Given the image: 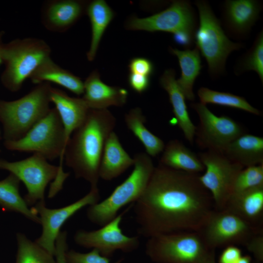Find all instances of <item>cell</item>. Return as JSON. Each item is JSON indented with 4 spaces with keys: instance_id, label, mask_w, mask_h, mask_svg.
Instances as JSON below:
<instances>
[{
    "instance_id": "cell-1",
    "label": "cell",
    "mask_w": 263,
    "mask_h": 263,
    "mask_svg": "<svg viewBox=\"0 0 263 263\" xmlns=\"http://www.w3.org/2000/svg\"><path fill=\"white\" fill-rule=\"evenodd\" d=\"M199 176L160 163L155 167L144 192L132 205L138 234L148 239L199 231L214 206Z\"/></svg>"
},
{
    "instance_id": "cell-2",
    "label": "cell",
    "mask_w": 263,
    "mask_h": 263,
    "mask_svg": "<svg viewBox=\"0 0 263 263\" xmlns=\"http://www.w3.org/2000/svg\"><path fill=\"white\" fill-rule=\"evenodd\" d=\"M115 125L116 118L108 109H90L66 146V165L72 169L76 178L84 179L91 188L97 187L105 143Z\"/></svg>"
},
{
    "instance_id": "cell-3",
    "label": "cell",
    "mask_w": 263,
    "mask_h": 263,
    "mask_svg": "<svg viewBox=\"0 0 263 263\" xmlns=\"http://www.w3.org/2000/svg\"><path fill=\"white\" fill-rule=\"evenodd\" d=\"M133 169L130 175L106 199L89 206L88 219L101 226L113 219L124 207L133 204L148 184L154 166L151 157L140 152L134 155Z\"/></svg>"
},
{
    "instance_id": "cell-4",
    "label": "cell",
    "mask_w": 263,
    "mask_h": 263,
    "mask_svg": "<svg viewBox=\"0 0 263 263\" xmlns=\"http://www.w3.org/2000/svg\"><path fill=\"white\" fill-rule=\"evenodd\" d=\"M195 4L199 13V21L194 43L206 60L210 76L217 78L225 73L229 55L234 51L243 48L244 45L229 39L207 1L197 0Z\"/></svg>"
},
{
    "instance_id": "cell-5",
    "label": "cell",
    "mask_w": 263,
    "mask_h": 263,
    "mask_svg": "<svg viewBox=\"0 0 263 263\" xmlns=\"http://www.w3.org/2000/svg\"><path fill=\"white\" fill-rule=\"evenodd\" d=\"M51 87L49 82H42L18 99L0 100V123L4 141L22 138L49 113Z\"/></svg>"
},
{
    "instance_id": "cell-6",
    "label": "cell",
    "mask_w": 263,
    "mask_h": 263,
    "mask_svg": "<svg viewBox=\"0 0 263 263\" xmlns=\"http://www.w3.org/2000/svg\"><path fill=\"white\" fill-rule=\"evenodd\" d=\"M51 53L49 44L39 38H16L4 43L1 59L5 67L0 76L2 85L11 92H18L35 70L51 57Z\"/></svg>"
},
{
    "instance_id": "cell-7",
    "label": "cell",
    "mask_w": 263,
    "mask_h": 263,
    "mask_svg": "<svg viewBox=\"0 0 263 263\" xmlns=\"http://www.w3.org/2000/svg\"><path fill=\"white\" fill-rule=\"evenodd\" d=\"M145 253L155 263H208L215 256L198 231L159 234L147 239Z\"/></svg>"
},
{
    "instance_id": "cell-8",
    "label": "cell",
    "mask_w": 263,
    "mask_h": 263,
    "mask_svg": "<svg viewBox=\"0 0 263 263\" xmlns=\"http://www.w3.org/2000/svg\"><path fill=\"white\" fill-rule=\"evenodd\" d=\"M8 150L40 154L47 160L59 157L58 166L60 178L65 181L70 173L64 172L62 163L67 142L63 126L55 108L35 124L22 138L14 141H4Z\"/></svg>"
},
{
    "instance_id": "cell-9",
    "label": "cell",
    "mask_w": 263,
    "mask_h": 263,
    "mask_svg": "<svg viewBox=\"0 0 263 263\" xmlns=\"http://www.w3.org/2000/svg\"><path fill=\"white\" fill-rule=\"evenodd\" d=\"M0 169L9 171L23 183L27 190L23 198L28 206L44 201L45 188L52 180L49 197H54L63 187L59 167L49 163L38 153L17 161L0 159Z\"/></svg>"
},
{
    "instance_id": "cell-10",
    "label": "cell",
    "mask_w": 263,
    "mask_h": 263,
    "mask_svg": "<svg viewBox=\"0 0 263 263\" xmlns=\"http://www.w3.org/2000/svg\"><path fill=\"white\" fill-rule=\"evenodd\" d=\"M198 232L207 246L215 250L234 244L245 246L254 236L263 233V230L224 208L214 209Z\"/></svg>"
},
{
    "instance_id": "cell-11",
    "label": "cell",
    "mask_w": 263,
    "mask_h": 263,
    "mask_svg": "<svg viewBox=\"0 0 263 263\" xmlns=\"http://www.w3.org/2000/svg\"><path fill=\"white\" fill-rule=\"evenodd\" d=\"M190 106L199 118L195 136L196 142L201 149L223 153L231 142L246 133L241 124L227 115H216L205 104L196 102Z\"/></svg>"
},
{
    "instance_id": "cell-12",
    "label": "cell",
    "mask_w": 263,
    "mask_h": 263,
    "mask_svg": "<svg viewBox=\"0 0 263 263\" xmlns=\"http://www.w3.org/2000/svg\"><path fill=\"white\" fill-rule=\"evenodd\" d=\"M198 157L206 169L199 180L211 195L214 209H223L231 196L234 180L244 167L213 150L200 152Z\"/></svg>"
},
{
    "instance_id": "cell-13",
    "label": "cell",
    "mask_w": 263,
    "mask_h": 263,
    "mask_svg": "<svg viewBox=\"0 0 263 263\" xmlns=\"http://www.w3.org/2000/svg\"><path fill=\"white\" fill-rule=\"evenodd\" d=\"M198 25L196 12L187 0H175L163 11L144 18L133 17L127 24L130 30L184 34L194 38Z\"/></svg>"
},
{
    "instance_id": "cell-14",
    "label": "cell",
    "mask_w": 263,
    "mask_h": 263,
    "mask_svg": "<svg viewBox=\"0 0 263 263\" xmlns=\"http://www.w3.org/2000/svg\"><path fill=\"white\" fill-rule=\"evenodd\" d=\"M131 207L118 214L113 219L95 230H78L74 239L78 245L97 250L103 256L109 258L117 250L131 252L140 245L138 236L125 235L120 227L123 216Z\"/></svg>"
},
{
    "instance_id": "cell-15",
    "label": "cell",
    "mask_w": 263,
    "mask_h": 263,
    "mask_svg": "<svg viewBox=\"0 0 263 263\" xmlns=\"http://www.w3.org/2000/svg\"><path fill=\"white\" fill-rule=\"evenodd\" d=\"M100 193L98 187L91 188L90 191L76 201L59 208H49L45 201L38 202L34 208L40 219L42 231L35 242L54 256L56 240L64 223L77 212L86 206L99 202Z\"/></svg>"
},
{
    "instance_id": "cell-16",
    "label": "cell",
    "mask_w": 263,
    "mask_h": 263,
    "mask_svg": "<svg viewBox=\"0 0 263 263\" xmlns=\"http://www.w3.org/2000/svg\"><path fill=\"white\" fill-rule=\"evenodd\" d=\"M263 7L258 0H225L220 22L226 35L237 40L248 38Z\"/></svg>"
},
{
    "instance_id": "cell-17",
    "label": "cell",
    "mask_w": 263,
    "mask_h": 263,
    "mask_svg": "<svg viewBox=\"0 0 263 263\" xmlns=\"http://www.w3.org/2000/svg\"><path fill=\"white\" fill-rule=\"evenodd\" d=\"M87 4L76 0H51L46 2L41 10V21L48 31L63 33L81 17Z\"/></svg>"
},
{
    "instance_id": "cell-18",
    "label": "cell",
    "mask_w": 263,
    "mask_h": 263,
    "mask_svg": "<svg viewBox=\"0 0 263 263\" xmlns=\"http://www.w3.org/2000/svg\"><path fill=\"white\" fill-rule=\"evenodd\" d=\"M128 96L125 89L103 83L97 71L92 72L84 82L82 99L90 109L105 110L112 106H123Z\"/></svg>"
},
{
    "instance_id": "cell-19",
    "label": "cell",
    "mask_w": 263,
    "mask_h": 263,
    "mask_svg": "<svg viewBox=\"0 0 263 263\" xmlns=\"http://www.w3.org/2000/svg\"><path fill=\"white\" fill-rule=\"evenodd\" d=\"M50 98L61 120L67 144L73 132L85 120L90 109L82 98L71 97L53 87L50 89Z\"/></svg>"
},
{
    "instance_id": "cell-20",
    "label": "cell",
    "mask_w": 263,
    "mask_h": 263,
    "mask_svg": "<svg viewBox=\"0 0 263 263\" xmlns=\"http://www.w3.org/2000/svg\"><path fill=\"white\" fill-rule=\"evenodd\" d=\"M161 87L167 92L172 111L178 126L187 140L192 144L196 126L189 117L186 103V97L175 79V72L173 69L165 71L160 78Z\"/></svg>"
},
{
    "instance_id": "cell-21",
    "label": "cell",
    "mask_w": 263,
    "mask_h": 263,
    "mask_svg": "<svg viewBox=\"0 0 263 263\" xmlns=\"http://www.w3.org/2000/svg\"><path fill=\"white\" fill-rule=\"evenodd\" d=\"M133 164V158L123 148L116 133L112 132L105 143L99 166V178L106 181L112 180L121 175Z\"/></svg>"
},
{
    "instance_id": "cell-22",
    "label": "cell",
    "mask_w": 263,
    "mask_h": 263,
    "mask_svg": "<svg viewBox=\"0 0 263 263\" xmlns=\"http://www.w3.org/2000/svg\"><path fill=\"white\" fill-rule=\"evenodd\" d=\"M252 225L263 228V185L231 196L225 207Z\"/></svg>"
},
{
    "instance_id": "cell-23",
    "label": "cell",
    "mask_w": 263,
    "mask_h": 263,
    "mask_svg": "<svg viewBox=\"0 0 263 263\" xmlns=\"http://www.w3.org/2000/svg\"><path fill=\"white\" fill-rule=\"evenodd\" d=\"M223 153L244 168L263 164V138L244 133L231 142Z\"/></svg>"
},
{
    "instance_id": "cell-24",
    "label": "cell",
    "mask_w": 263,
    "mask_h": 263,
    "mask_svg": "<svg viewBox=\"0 0 263 263\" xmlns=\"http://www.w3.org/2000/svg\"><path fill=\"white\" fill-rule=\"evenodd\" d=\"M32 83L53 82L77 95L84 93V82L79 77L56 64L51 57L42 62L29 78Z\"/></svg>"
},
{
    "instance_id": "cell-25",
    "label": "cell",
    "mask_w": 263,
    "mask_h": 263,
    "mask_svg": "<svg viewBox=\"0 0 263 263\" xmlns=\"http://www.w3.org/2000/svg\"><path fill=\"white\" fill-rule=\"evenodd\" d=\"M163 151L159 163L165 166L196 174L205 170L198 156L177 139L170 140Z\"/></svg>"
},
{
    "instance_id": "cell-26",
    "label": "cell",
    "mask_w": 263,
    "mask_h": 263,
    "mask_svg": "<svg viewBox=\"0 0 263 263\" xmlns=\"http://www.w3.org/2000/svg\"><path fill=\"white\" fill-rule=\"evenodd\" d=\"M169 52L177 56L181 69V75L177 82L186 99L194 101L193 85L203 68L200 53L196 46L193 49L184 50L170 47Z\"/></svg>"
},
{
    "instance_id": "cell-27",
    "label": "cell",
    "mask_w": 263,
    "mask_h": 263,
    "mask_svg": "<svg viewBox=\"0 0 263 263\" xmlns=\"http://www.w3.org/2000/svg\"><path fill=\"white\" fill-rule=\"evenodd\" d=\"M20 181L10 173L0 181V207L6 211L20 213L33 222L40 224V219L35 209L29 208L19 191Z\"/></svg>"
},
{
    "instance_id": "cell-28",
    "label": "cell",
    "mask_w": 263,
    "mask_h": 263,
    "mask_svg": "<svg viewBox=\"0 0 263 263\" xmlns=\"http://www.w3.org/2000/svg\"><path fill=\"white\" fill-rule=\"evenodd\" d=\"M86 12L91 24L92 36L90 49L87 53L89 61L94 59L105 31L113 19L114 13L103 0H94L87 4Z\"/></svg>"
},
{
    "instance_id": "cell-29",
    "label": "cell",
    "mask_w": 263,
    "mask_h": 263,
    "mask_svg": "<svg viewBox=\"0 0 263 263\" xmlns=\"http://www.w3.org/2000/svg\"><path fill=\"white\" fill-rule=\"evenodd\" d=\"M146 117L141 109L136 107L125 115L127 128L139 140L150 157H155L163 151L165 145L163 141L152 133L145 126Z\"/></svg>"
},
{
    "instance_id": "cell-30",
    "label": "cell",
    "mask_w": 263,
    "mask_h": 263,
    "mask_svg": "<svg viewBox=\"0 0 263 263\" xmlns=\"http://www.w3.org/2000/svg\"><path fill=\"white\" fill-rule=\"evenodd\" d=\"M200 102L213 104L240 109L257 115L261 112L251 106L243 97L230 93L219 92L201 87L197 92Z\"/></svg>"
},
{
    "instance_id": "cell-31",
    "label": "cell",
    "mask_w": 263,
    "mask_h": 263,
    "mask_svg": "<svg viewBox=\"0 0 263 263\" xmlns=\"http://www.w3.org/2000/svg\"><path fill=\"white\" fill-rule=\"evenodd\" d=\"M254 71L263 83V30L260 31L250 48L237 60L234 67L237 75Z\"/></svg>"
},
{
    "instance_id": "cell-32",
    "label": "cell",
    "mask_w": 263,
    "mask_h": 263,
    "mask_svg": "<svg viewBox=\"0 0 263 263\" xmlns=\"http://www.w3.org/2000/svg\"><path fill=\"white\" fill-rule=\"evenodd\" d=\"M16 263H56L54 256L21 233L17 234Z\"/></svg>"
},
{
    "instance_id": "cell-33",
    "label": "cell",
    "mask_w": 263,
    "mask_h": 263,
    "mask_svg": "<svg viewBox=\"0 0 263 263\" xmlns=\"http://www.w3.org/2000/svg\"><path fill=\"white\" fill-rule=\"evenodd\" d=\"M263 185V164L245 167L240 170L235 177L231 188L230 197Z\"/></svg>"
},
{
    "instance_id": "cell-34",
    "label": "cell",
    "mask_w": 263,
    "mask_h": 263,
    "mask_svg": "<svg viewBox=\"0 0 263 263\" xmlns=\"http://www.w3.org/2000/svg\"><path fill=\"white\" fill-rule=\"evenodd\" d=\"M66 259L67 263H111L109 258L102 256L95 249L87 253L67 250ZM123 259H119L113 263H121Z\"/></svg>"
},
{
    "instance_id": "cell-35",
    "label": "cell",
    "mask_w": 263,
    "mask_h": 263,
    "mask_svg": "<svg viewBox=\"0 0 263 263\" xmlns=\"http://www.w3.org/2000/svg\"><path fill=\"white\" fill-rule=\"evenodd\" d=\"M131 73L150 76L154 71V65L149 59L144 57L132 59L129 65Z\"/></svg>"
},
{
    "instance_id": "cell-36",
    "label": "cell",
    "mask_w": 263,
    "mask_h": 263,
    "mask_svg": "<svg viewBox=\"0 0 263 263\" xmlns=\"http://www.w3.org/2000/svg\"><path fill=\"white\" fill-rule=\"evenodd\" d=\"M128 83L135 92L141 94L147 90L150 85V76L131 73L128 77Z\"/></svg>"
},
{
    "instance_id": "cell-37",
    "label": "cell",
    "mask_w": 263,
    "mask_h": 263,
    "mask_svg": "<svg viewBox=\"0 0 263 263\" xmlns=\"http://www.w3.org/2000/svg\"><path fill=\"white\" fill-rule=\"evenodd\" d=\"M67 237V232L61 231L56 240L54 255L56 263H67L66 259V252L68 248Z\"/></svg>"
},
{
    "instance_id": "cell-38",
    "label": "cell",
    "mask_w": 263,
    "mask_h": 263,
    "mask_svg": "<svg viewBox=\"0 0 263 263\" xmlns=\"http://www.w3.org/2000/svg\"><path fill=\"white\" fill-rule=\"evenodd\" d=\"M245 247L253 254L256 260L263 262V233L254 236Z\"/></svg>"
},
{
    "instance_id": "cell-39",
    "label": "cell",
    "mask_w": 263,
    "mask_h": 263,
    "mask_svg": "<svg viewBox=\"0 0 263 263\" xmlns=\"http://www.w3.org/2000/svg\"><path fill=\"white\" fill-rule=\"evenodd\" d=\"M242 256V251L238 247L230 245L226 246L221 254L219 263H236Z\"/></svg>"
},
{
    "instance_id": "cell-40",
    "label": "cell",
    "mask_w": 263,
    "mask_h": 263,
    "mask_svg": "<svg viewBox=\"0 0 263 263\" xmlns=\"http://www.w3.org/2000/svg\"><path fill=\"white\" fill-rule=\"evenodd\" d=\"M236 263H252V258L249 255L242 256Z\"/></svg>"
},
{
    "instance_id": "cell-41",
    "label": "cell",
    "mask_w": 263,
    "mask_h": 263,
    "mask_svg": "<svg viewBox=\"0 0 263 263\" xmlns=\"http://www.w3.org/2000/svg\"><path fill=\"white\" fill-rule=\"evenodd\" d=\"M5 34L4 31H0V65L2 64V60L1 59V51L4 43L3 42V37Z\"/></svg>"
},
{
    "instance_id": "cell-42",
    "label": "cell",
    "mask_w": 263,
    "mask_h": 263,
    "mask_svg": "<svg viewBox=\"0 0 263 263\" xmlns=\"http://www.w3.org/2000/svg\"><path fill=\"white\" fill-rule=\"evenodd\" d=\"M208 263H216L215 256L211 258Z\"/></svg>"
},
{
    "instance_id": "cell-43",
    "label": "cell",
    "mask_w": 263,
    "mask_h": 263,
    "mask_svg": "<svg viewBox=\"0 0 263 263\" xmlns=\"http://www.w3.org/2000/svg\"><path fill=\"white\" fill-rule=\"evenodd\" d=\"M252 263H262V262H259V261H258L256 260L254 262H252Z\"/></svg>"
},
{
    "instance_id": "cell-44",
    "label": "cell",
    "mask_w": 263,
    "mask_h": 263,
    "mask_svg": "<svg viewBox=\"0 0 263 263\" xmlns=\"http://www.w3.org/2000/svg\"><path fill=\"white\" fill-rule=\"evenodd\" d=\"M1 138V133H0V139Z\"/></svg>"
},
{
    "instance_id": "cell-45",
    "label": "cell",
    "mask_w": 263,
    "mask_h": 263,
    "mask_svg": "<svg viewBox=\"0 0 263 263\" xmlns=\"http://www.w3.org/2000/svg\"></svg>"
}]
</instances>
